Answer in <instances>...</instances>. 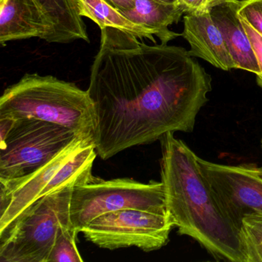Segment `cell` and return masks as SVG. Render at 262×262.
I'll use <instances>...</instances> for the list:
<instances>
[{
	"label": "cell",
	"mask_w": 262,
	"mask_h": 262,
	"mask_svg": "<svg viewBox=\"0 0 262 262\" xmlns=\"http://www.w3.org/2000/svg\"><path fill=\"white\" fill-rule=\"evenodd\" d=\"M241 20H242V25H243L250 40H251L256 58H257V63H258L260 71V74L256 76H257V85L262 88V35L260 34L257 30H254L245 19L241 18Z\"/></svg>",
	"instance_id": "ffe728a7"
},
{
	"label": "cell",
	"mask_w": 262,
	"mask_h": 262,
	"mask_svg": "<svg viewBox=\"0 0 262 262\" xmlns=\"http://www.w3.org/2000/svg\"><path fill=\"white\" fill-rule=\"evenodd\" d=\"M174 224L168 213L125 208L96 217L80 232L104 249L136 247L145 252L165 246Z\"/></svg>",
	"instance_id": "52a82bcc"
},
{
	"label": "cell",
	"mask_w": 262,
	"mask_h": 262,
	"mask_svg": "<svg viewBox=\"0 0 262 262\" xmlns=\"http://www.w3.org/2000/svg\"><path fill=\"white\" fill-rule=\"evenodd\" d=\"M74 187L42 196L0 234V261L48 262L59 230L73 228L70 203Z\"/></svg>",
	"instance_id": "277c9868"
},
{
	"label": "cell",
	"mask_w": 262,
	"mask_h": 262,
	"mask_svg": "<svg viewBox=\"0 0 262 262\" xmlns=\"http://www.w3.org/2000/svg\"><path fill=\"white\" fill-rule=\"evenodd\" d=\"M140 39L101 30L87 91L96 110L93 143L102 160L168 133H192L212 90L211 76L185 48Z\"/></svg>",
	"instance_id": "6da1fadb"
},
{
	"label": "cell",
	"mask_w": 262,
	"mask_h": 262,
	"mask_svg": "<svg viewBox=\"0 0 262 262\" xmlns=\"http://www.w3.org/2000/svg\"><path fill=\"white\" fill-rule=\"evenodd\" d=\"M181 36L190 44L188 53L224 71L236 69L223 36L210 13L184 16V30Z\"/></svg>",
	"instance_id": "30bf717a"
},
{
	"label": "cell",
	"mask_w": 262,
	"mask_h": 262,
	"mask_svg": "<svg viewBox=\"0 0 262 262\" xmlns=\"http://www.w3.org/2000/svg\"><path fill=\"white\" fill-rule=\"evenodd\" d=\"M238 16L262 35V0H242Z\"/></svg>",
	"instance_id": "ac0fdd59"
},
{
	"label": "cell",
	"mask_w": 262,
	"mask_h": 262,
	"mask_svg": "<svg viewBox=\"0 0 262 262\" xmlns=\"http://www.w3.org/2000/svg\"><path fill=\"white\" fill-rule=\"evenodd\" d=\"M51 26L47 42L70 43L76 40L90 42L85 23L76 0H35Z\"/></svg>",
	"instance_id": "4fadbf2b"
},
{
	"label": "cell",
	"mask_w": 262,
	"mask_h": 262,
	"mask_svg": "<svg viewBox=\"0 0 262 262\" xmlns=\"http://www.w3.org/2000/svg\"><path fill=\"white\" fill-rule=\"evenodd\" d=\"M261 147H262V139H261Z\"/></svg>",
	"instance_id": "cb8c5ba5"
},
{
	"label": "cell",
	"mask_w": 262,
	"mask_h": 262,
	"mask_svg": "<svg viewBox=\"0 0 262 262\" xmlns=\"http://www.w3.org/2000/svg\"><path fill=\"white\" fill-rule=\"evenodd\" d=\"M160 141L165 207L179 234L197 241L217 260L247 262L240 228L204 174L199 157L173 133Z\"/></svg>",
	"instance_id": "7a4b0ae2"
},
{
	"label": "cell",
	"mask_w": 262,
	"mask_h": 262,
	"mask_svg": "<svg viewBox=\"0 0 262 262\" xmlns=\"http://www.w3.org/2000/svg\"><path fill=\"white\" fill-rule=\"evenodd\" d=\"M121 13L131 22L152 30L163 45L181 36L168 29L179 23L184 14L174 4L159 0H136L134 8Z\"/></svg>",
	"instance_id": "5bb4252c"
},
{
	"label": "cell",
	"mask_w": 262,
	"mask_h": 262,
	"mask_svg": "<svg viewBox=\"0 0 262 262\" xmlns=\"http://www.w3.org/2000/svg\"><path fill=\"white\" fill-rule=\"evenodd\" d=\"M79 233L73 228L62 227L52 248L48 262H83L76 246Z\"/></svg>",
	"instance_id": "e0dca14e"
},
{
	"label": "cell",
	"mask_w": 262,
	"mask_h": 262,
	"mask_svg": "<svg viewBox=\"0 0 262 262\" xmlns=\"http://www.w3.org/2000/svg\"><path fill=\"white\" fill-rule=\"evenodd\" d=\"M240 231L247 262H262V213L245 216Z\"/></svg>",
	"instance_id": "2e32d148"
},
{
	"label": "cell",
	"mask_w": 262,
	"mask_h": 262,
	"mask_svg": "<svg viewBox=\"0 0 262 262\" xmlns=\"http://www.w3.org/2000/svg\"><path fill=\"white\" fill-rule=\"evenodd\" d=\"M90 143H93V141L77 138L34 172L16 180L0 182V234L33 202L44 196L46 189L59 169L81 148Z\"/></svg>",
	"instance_id": "9c48e42d"
},
{
	"label": "cell",
	"mask_w": 262,
	"mask_h": 262,
	"mask_svg": "<svg viewBox=\"0 0 262 262\" xmlns=\"http://www.w3.org/2000/svg\"><path fill=\"white\" fill-rule=\"evenodd\" d=\"M199 160L204 174L239 228L245 216L262 213V167L222 165L201 158Z\"/></svg>",
	"instance_id": "ba28073f"
},
{
	"label": "cell",
	"mask_w": 262,
	"mask_h": 262,
	"mask_svg": "<svg viewBox=\"0 0 262 262\" xmlns=\"http://www.w3.org/2000/svg\"><path fill=\"white\" fill-rule=\"evenodd\" d=\"M107 4L122 12L128 11L134 8L136 0H105Z\"/></svg>",
	"instance_id": "7402d4cb"
},
{
	"label": "cell",
	"mask_w": 262,
	"mask_h": 262,
	"mask_svg": "<svg viewBox=\"0 0 262 262\" xmlns=\"http://www.w3.org/2000/svg\"><path fill=\"white\" fill-rule=\"evenodd\" d=\"M77 138L74 131L47 121L17 119L0 143V182L16 180L34 172L54 159Z\"/></svg>",
	"instance_id": "8992f818"
},
{
	"label": "cell",
	"mask_w": 262,
	"mask_h": 262,
	"mask_svg": "<svg viewBox=\"0 0 262 262\" xmlns=\"http://www.w3.org/2000/svg\"><path fill=\"white\" fill-rule=\"evenodd\" d=\"M17 119L10 116H0V143L7 139Z\"/></svg>",
	"instance_id": "44dd1931"
},
{
	"label": "cell",
	"mask_w": 262,
	"mask_h": 262,
	"mask_svg": "<svg viewBox=\"0 0 262 262\" xmlns=\"http://www.w3.org/2000/svg\"><path fill=\"white\" fill-rule=\"evenodd\" d=\"M76 3L80 16L96 23L101 30L106 27L119 29L156 43L152 30L131 22L105 0H76Z\"/></svg>",
	"instance_id": "9a60e30c"
},
{
	"label": "cell",
	"mask_w": 262,
	"mask_h": 262,
	"mask_svg": "<svg viewBox=\"0 0 262 262\" xmlns=\"http://www.w3.org/2000/svg\"><path fill=\"white\" fill-rule=\"evenodd\" d=\"M238 0H176L174 4L185 14L202 15L210 13L214 7Z\"/></svg>",
	"instance_id": "d6986e66"
},
{
	"label": "cell",
	"mask_w": 262,
	"mask_h": 262,
	"mask_svg": "<svg viewBox=\"0 0 262 262\" xmlns=\"http://www.w3.org/2000/svg\"><path fill=\"white\" fill-rule=\"evenodd\" d=\"M51 26L35 0H6L0 4V44L38 37L48 40Z\"/></svg>",
	"instance_id": "8fae6325"
},
{
	"label": "cell",
	"mask_w": 262,
	"mask_h": 262,
	"mask_svg": "<svg viewBox=\"0 0 262 262\" xmlns=\"http://www.w3.org/2000/svg\"><path fill=\"white\" fill-rule=\"evenodd\" d=\"M0 116L53 122L93 142L96 129V110L88 91L50 75L26 74L6 89Z\"/></svg>",
	"instance_id": "3957f363"
},
{
	"label": "cell",
	"mask_w": 262,
	"mask_h": 262,
	"mask_svg": "<svg viewBox=\"0 0 262 262\" xmlns=\"http://www.w3.org/2000/svg\"><path fill=\"white\" fill-rule=\"evenodd\" d=\"M239 3L238 0L214 7L211 10V18L222 33L236 69L246 70L257 76L260 74V69L252 44L237 13Z\"/></svg>",
	"instance_id": "7c38bea8"
},
{
	"label": "cell",
	"mask_w": 262,
	"mask_h": 262,
	"mask_svg": "<svg viewBox=\"0 0 262 262\" xmlns=\"http://www.w3.org/2000/svg\"><path fill=\"white\" fill-rule=\"evenodd\" d=\"M161 2L168 3V4H174L176 0H159Z\"/></svg>",
	"instance_id": "603a6c76"
},
{
	"label": "cell",
	"mask_w": 262,
	"mask_h": 262,
	"mask_svg": "<svg viewBox=\"0 0 262 262\" xmlns=\"http://www.w3.org/2000/svg\"><path fill=\"white\" fill-rule=\"evenodd\" d=\"M125 208L167 213L162 182L143 183L128 178L111 180L95 178L73 188L70 217L74 229L80 232L96 217Z\"/></svg>",
	"instance_id": "5b68a950"
}]
</instances>
